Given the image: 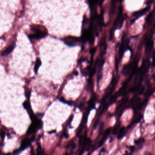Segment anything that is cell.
Listing matches in <instances>:
<instances>
[{
    "instance_id": "cell-1",
    "label": "cell",
    "mask_w": 155,
    "mask_h": 155,
    "mask_svg": "<svg viewBox=\"0 0 155 155\" xmlns=\"http://www.w3.org/2000/svg\"><path fill=\"white\" fill-rule=\"evenodd\" d=\"M31 30L32 33L28 35L30 39L40 40L45 38L48 35L47 31L46 28L41 25H32L31 26Z\"/></svg>"
},
{
    "instance_id": "cell-2",
    "label": "cell",
    "mask_w": 155,
    "mask_h": 155,
    "mask_svg": "<svg viewBox=\"0 0 155 155\" xmlns=\"http://www.w3.org/2000/svg\"><path fill=\"white\" fill-rule=\"evenodd\" d=\"M31 119L32 121V123L28 129L27 132V135H31L36 132V131L41 129L43 126L42 121L39 119L36 115Z\"/></svg>"
},
{
    "instance_id": "cell-3",
    "label": "cell",
    "mask_w": 155,
    "mask_h": 155,
    "mask_svg": "<svg viewBox=\"0 0 155 155\" xmlns=\"http://www.w3.org/2000/svg\"><path fill=\"white\" fill-rule=\"evenodd\" d=\"M63 42L70 47H73L79 45L80 43H82L81 38L75 36H67L62 39Z\"/></svg>"
},
{
    "instance_id": "cell-4",
    "label": "cell",
    "mask_w": 155,
    "mask_h": 155,
    "mask_svg": "<svg viewBox=\"0 0 155 155\" xmlns=\"http://www.w3.org/2000/svg\"><path fill=\"white\" fill-rule=\"evenodd\" d=\"M124 19H125V17H123V7H122V6L121 5L119 7L118 16L117 17L116 20L114 23L115 30L118 29H120L121 28L122 24L124 21Z\"/></svg>"
},
{
    "instance_id": "cell-5",
    "label": "cell",
    "mask_w": 155,
    "mask_h": 155,
    "mask_svg": "<svg viewBox=\"0 0 155 155\" xmlns=\"http://www.w3.org/2000/svg\"><path fill=\"white\" fill-rule=\"evenodd\" d=\"M128 43L129 40L127 39L126 37L125 38H122V43L121 45L119 51V60H120L122 58L125 51L127 50V48L128 47Z\"/></svg>"
},
{
    "instance_id": "cell-6",
    "label": "cell",
    "mask_w": 155,
    "mask_h": 155,
    "mask_svg": "<svg viewBox=\"0 0 155 155\" xmlns=\"http://www.w3.org/2000/svg\"><path fill=\"white\" fill-rule=\"evenodd\" d=\"M34 140H35L34 137H32L30 139L27 138L23 139L22 140L20 148L19 149L20 151L21 152L23 150L27 149L28 147H29L30 146L31 142L34 141Z\"/></svg>"
},
{
    "instance_id": "cell-7",
    "label": "cell",
    "mask_w": 155,
    "mask_h": 155,
    "mask_svg": "<svg viewBox=\"0 0 155 155\" xmlns=\"http://www.w3.org/2000/svg\"><path fill=\"white\" fill-rule=\"evenodd\" d=\"M96 99H97L96 95V93H94L92 96L91 99L89 101L88 107L87 110L86 111V113L88 114L89 115L90 112V111L94 109L95 103L96 101Z\"/></svg>"
},
{
    "instance_id": "cell-8",
    "label": "cell",
    "mask_w": 155,
    "mask_h": 155,
    "mask_svg": "<svg viewBox=\"0 0 155 155\" xmlns=\"http://www.w3.org/2000/svg\"><path fill=\"white\" fill-rule=\"evenodd\" d=\"M150 8V6H148L146 7L144 9H142V10H141L140 11L134 12L132 14V16L135 17V19L134 20H132V22H133H133H134L136 19H138L140 17L143 16L144 14H145L147 11L149 10Z\"/></svg>"
},
{
    "instance_id": "cell-9",
    "label": "cell",
    "mask_w": 155,
    "mask_h": 155,
    "mask_svg": "<svg viewBox=\"0 0 155 155\" xmlns=\"http://www.w3.org/2000/svg\"><path fill=\"white\" fill-rule=\"evenodd\" d=\"M153 47V41L150 38L148 39L146 45V53L147 55H149Z\"/></svg>"
},
{
    "instance_id": "cell-10",
    "label": "cell",
    "mask_w": 155,
    "mask_h": 155,
    "mask_svg": "<svg viewBox=\"0 0 155 155\" xmlns=\"http://www.w3.org/2000/svg\"><path fill=\"white\" fill-rule=\"evenodd\" d=\"M15 46H16V42L14 41L12 44L10 45L9 46H8V47H7L5 50H3V51L1 53V55L2 56H5L9 55L14 49Z\"/></svg>"
},
{
    "instance_id": "cell-11",
    "label": "cell",
    "mask_w": 155,
    "mask_h": 155,
    "mask_svg": "<svg viewBox=\"0 0 155 155\" xmlns=\"http://www.w3.org/2000/svg\"><path fill=\"white\" fill-rule=\"evenodd\" d=\"M105 63L104 60H102L100 61V63L99 64V68H98V75H97V84H98L99 82L100 81L101 78H102V69L104 65V64Z\"/></svg>"
},
{
    "instance_id": "cell-12",
    "label": "cell",
    "mask_w": 155,
    "mask_h": 155,
    "mask_svg": "<svg viewBox=\"0 0 155 155\" xmlns=\"http://www.w3.org/2000/svg\"><path fill=\"white\" fill-rule=\"evenodd\" d=\"M111 128H108L105 132V133L104 134V136L103 137L102 139L100 140L99 143H98V147H100L101 146H102L104 142L105 141L106 139L107 138V137H108V136L110 135V134L111 133Z\"/></svg>"
},
{
    "instance_id": "cell-13",
    "label": "cell",
    "mask_w": 155,
    "mask_h": 155,
    "mask_svg": "<svg viewBox=\"0 0 155 155\" xmlns=\"http://www.w3.org/2000/svg\"><path fill=\"white\" fill-rule=\"evenodd\" d=\"M23 106L24 107V108L27 111L28 113H30L31 112H32V111H33L32 110V109L31 103H30V101L28 100L25 101L23 103Z\"/></svg>"
},
{
    "instance_id": "cell-14",
    "label": "cell",
    "mask_w": 155,
    "mask_h": 155,
    "mask_svg": "<svg viewBox=\"0 0 155 155\" xmlns=\"http://www.w3.org/2000/svg\"><path fill=\"white\" fill-rule=\"evenodd\" d=\"M41 64H42L41 62V60L40 59V58H37L36 59V61L35 62V66H34V72H35V73L36 74H37V73L38 72L39 67H41Z\"/></svg>"
},
{
    "instance_id": "cell-15",
    "label": "cell",
    "mask_w": 155,
    "mask_h": 155,
    "mask_svg": "<svg viewBox=\"0 0 155 155\" xmlns=\"http://www.w3.org/2000/svg\"><path fill=\"white\" fill-rule=\"evenodd\" d=\"M127 132V129L126 128L124 127H122L121 128L118 133V139H122L125 136Z\"/></svg>"
},
{
    "instance_id": "cell-16",
    "label": "cell",
    "mask_w": 155,
    "mask_h": 155,
    "mask_svg": "<svg viewBox=\"0 0 155 155\" xmlns=\"http://www.w3.org/2000/svg\"><path fill=\"white\" fill-rule=\"evenodd\" d=\"M155 15V8H154V9L151 12H150L149 14L147 16V17H146V23H147L148 24V23H150V22H151L152 20H153V18L154 17Z\"/></svg>"
},
{
    "instance_id": "cell-17",
    "label": "cell",
    "mask_w": 155,
    "mask_h": 155,
    "mask_svg": "<svg viewBox=\"0 0 155 155\" xmlns=\"http://www.w3.org/2000/svg\"><path fill=\"white\" fill-rule=\"evenodd\" d=\"M132 68V66L131 65V64H128V65H127L125 67H124L122 71V74L124 76H127L129 72L130 71V69Z\"/></svg>"
},
{
    "instance_id": "cell-18",
    "label": "cell",
    "mask_w": 155,
    "mask_h": 155,
    "mask_svg": "<svg viewBox=\"0 0 155 155\" xmlns=\"http://www.w3.org/2000/svg\"><path fill=\"white\" fill-rule=\"evenodd\" d=\"M143 116V115L142 114H139L138 115H137V116H136L133 118L132 123L136 124L138 123L139 122H140L142 120Z\"/></svg>"
},
{
    "instance_id": "cell-19",
    "label": "cell",
    "mask_w": 155,
    "mask_h": 155,
    "mask_svg": "<svg viewBox=\"0 0 155 155\" xmlns=\"http://www.w3.org/2000/svg\"><path fill=\"white\" fill-rule=\"evenodd\" d=\"M93 83L92 79L89 78V79L88 80L87 85V91L89 92H91L93 89Z\"/></svg>"
},
{
    "instance_id": "cell-20",
    "label": "cell",
    "mask_w": 155,
    "mask_h": 155,
    "mask_svg": "<svg viewBox=\"0 0 155 155\" xmlns=\"http://www.w3.org/2000/svg\"><path fill=\"white\" fill-rule=\"evenodd\" d=\"M120 123H118L114 126L112 130V133L114 135H116L118 133V132L120 129Z\"/></svg>"
},
{
    "instance_id": "cell-21",
    "label": "cell",
    "mask_w": 155,
    "mask_h": 155,
    "mask_svg": "<svg viewBox=\"0 0 155 155\" xmlns=\"http://www.w3.org/2000/svg\"><path fill=\"white\" fill-rule=\"evenodd\" d=\"M104 128V122H101L100 124V126L99 128V130H98V137H99L101 135L103 131V129Z\"/></svg>"
},
{
    "instance_id": "cell-22",
    "label": "cell",
    "mask_w": 155,
    "mask_h": 155,
    "mask_svg": "<svg viewBox=\"0 0 155 155\" xmlns=\"http://www.w3.org/2000/svg\"><path fill=\"white\" fill-rule=\"evenodd\" d=\"M59 100L61 101L62 103H65V104H68L69 105H73V102L72 101H68L67 100L64 99L63 97H61V98L59 99Z\"/></svg>"
},
{
    "instance_id": "cell-23",
    "label": "cell",
    "mask_w": 155,
    "mask_h": 155,
    "mask_svg": "<svg viewBox=\"0 0 155 155\" xmlns=\"http://www.w3.org/2000/svg\"><path fill=\"white\" fill-rule=\"evenodd\" d=\"M43 154V151L42 150V148L41 146L40 143L37 144V154L36 155H41Z\"/></svg>"
},
{
    "instance_id": "cell-24",
    "label": "cell",
    "mask_w": 155,
    "mask_h": 155,
    "mask_svg": "<svg viewBox=\"0 0 155 155\" xmlns=\"http://www.w3.org/2000/svg\"><path fill=\"white\" fill-rule=\"evenodd\" d=\"M31 94V91L29 89H25V95L26 97L28 99L30 98Z\"/></svg>"
},
{
    "instance_id": "cell-25",
    "label": "cell",
    "mask_w": 155,
    "mask_h": 155,
    "mask_svg": "<svg viewBox=\"0 0 155 155\" xmlns=\"http://www.w3.org/2000/svg\"><path fill=\"white\" fill-rule=\"evenodd\" d=\"M67 148H71L74 149L76 148V144L73 142V141H71L69 144H67Z\"/></svg>"
},
{
    "instance_id": "cell-26",
    "label": "cell",
    "mask_w": 155,
    "mask_h": 155,
    "mask_svg": "<svg viewBox=\"0 0 155 155\" xmlns=\"http://www.w3.org/2000/svg\"><path fill=\"white\" fill-rule=\"evenodd\" d=\"M144 141V139L142 138V137H141V138H140L136 140L135 141V144L137 145H140V144L143 143Z\"/></svg>"
},
{
    "instance_id": "cell-27",
    "label": "cell",
    "mask_w": 155,
    "mask_h": 155,
    "mask_svg": "<svg viewBox=\"0 0 155 155\" xmlns=\"http://www.w3.org/2000/svg\"><path fill=\"white\" fill-rule=\"evenodd\" d=\"M96 47H95V48H92L91 50H90V54H91V59L92 60L93 56V55H94L95 53L96 52Z\"/></svg>"
},
{
    "instance_id": "cell-28",
    "label": "cell",
    "mask_w": 155,
    "mask_h": 155,
    "mask_svg": "<svg viewBox=\"0 0 155 155\" xmlns=\"http://www.w3.org/2000/svg\"><path fill=\"white\" fill-rule=\"evenodd\" d=\"M113 5H112V6H111V11H110V15H113V14L114 13V11H115V4L114 3L113 4Z\"/></svg>"
},
{
    "instance_id": "cell-29",
    "label": "cell",
    "mask_w": 155,
    "mask_h": 155,
    "mask_svg": "<svg viewBox=\"0 0 155 155\" xmlns=\"http://www.w3.org/2000/svg\"><path fill=\"white\" fill-rule=\"evenodd\" d=\"M99 119H98H98H97L95 121L94 123V124H93V130H95L96 128V127H97L98 124V123H99Z\"/></svg>"
},
{
    "instance_id": "cell-30",
    "label": "cell",
    "mask_w": 155,
    "mask_h": 155,
    "mask_svg": "<svg viewBox=\"0 0 155 155\" xmlns=\"http://www.w3.org/2000/svg\"><path fill=\"white\" fill-rule=\"evenodd\" d=\"M62 137L65 138L67 139L69 137V135L66 132H64L62 134Z\"/></svg>"
},
{
    "instance_id": "cell-31",
    "label": "cell",
    "mask_w": 155,
    "mask_h": 155,
    "mask_svg": "<svg viewBox=\"0 0 155 155\" xmlns=\"http://www.w3.org/2000/svg\"><path fill=\"white\" fill-rule=\"evenodd\" d=\"M1 138L2 140H3L4 138H5V132H1Z\"/></svg>"
},
{
    "instance_id": "cell-32",
    "label": "cell",
    "mask_w": 155,
    "mask_h": 155,
    "mask_svg": "<svg viewBox=\"0 0 155 155\" xmlns=\"http://www.w3.org/2000/svg\"><path fill=\"white\" fill-rule=\"evenodd\" d=\"M129 148L131 151H134L135 150V147L133 146H131L129 147Z\"/></svg>"
},
{
    "instance_id": "cell-33",
    "label": "cell",
    "mask_w": 155,
    "mask_h": 155,
    "mask_svg": "<svg viewBox=\"0 0 155 155\" xmlns=\"http://www.w3.org/2000/svg\"><path fill=\"white\" fill-rule=\"evenodd\" d=\"M152 66L153 67H155V55L154 57L153 60L152 61Z\"/></svg>"
},
{
    "instance_id": "cell-34",
    "label": "cell",
    "mask_w": 155,
    "mask_h": 155,
    "mask_svg": "<svg viewBox=\"0 0 155 155\" xmlns=\"http://www.w3.org/2000/svg\"><path fill=\"white\" fill-rule=\"evenodd\" d=\"M55 130H53V131H50V132H49L48 133L49 134H51V133H55Z\"/></svg>"
},
{
    "instance_id": "cell-35",
    "label": "cell",
    "mask_w": 155,
    "mask_h": 155,
    "mask_svg": "<svg viewBox=\"0 0 155 155\" xmlns=\"http://www.w3.org/2000/svg\"><path fill=\"white\" fill-rule=\"evenodd\" d=\"M65 155H72V153H67Z\"/></svg>"
},
{
    "instance_id": "cell-36",
    "label": "cell",
    "mask_w": 155,
    "mask_h": 155,
    "mask_svg": "<svg viewBox=\"0 0 155 155\" xmlns=\"http://www.w3.org/2000/svg\"><path fill=\"white\" fill-rule=\"evenodd\" d=\"M90 155V154H89L88 155Z\"/></svg>"
},
{
    "instance_id": "cell-37",
    "label": "cell",
    "mask_w": 155,
    "mask_h": 155,
    "mask_svg": "<svg viewBox=\"0 0 155 155\" xmlns=\"http://www.w3.org/2000/svg\"><path fill=\"white\" fill-rule=\"evenodd\" d=\"M6 155H8V154H6Z\"/></svg>"
}]
</instances>
